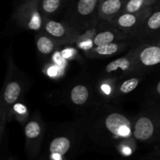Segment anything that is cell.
Here are the masks:
<instances>
[{
    "mask_svg": "<svg viewBox=\"0 0 160 160\" xmlns=\"http://www.w3.org/2000/svg\"><path fill=\"white\" fill-rule=\"evenodd\" d=\"M105 125L108 131L114 135L128 137L131 134V123L122 114L117 112L109 114L106 117Z\"/></svg>",
    "mask_w": 160,
    "mask_h": 160,
    "instance_id": "6da1fadb",
    "label": "cell"
},
{
    "mask_svg": "<svg viewBox=\"0 0 160 160\" xmlns=\"http://www.w3.org/2000/svg\"><path fill=\"white\" fill-rule=\"evenodd\" d=\"M154 134V125L149 118L141 117L137 120L134 126V136L140 141H147Z\"/></svg>",
    "mask_w": 160,
    "mask_h": 160,
    "instance_id": "7a4b0ae2",
    "label": "cell"
},
{
    "mask_svg": "<svg viewBox=\"0 0 160 160\" xmlns=\"http://www.w3.org/2000/svg\"><path fill=\"white\" fill-rule=\"evenodd\" d=\"M140 60L145 66H154L160 62V47L150 46L145 48L140 54Z\"/></svg>",
    "mask_w": 160,
    "mask_h": 160,
    "instance_id": "3957f363",
    "label": "cell"
},
{
    "mask_svg": "<svg viewBox=\"0 0 160 160\" xmlns=\"http://www.w3.org/2000/svg\"><path fill=\"white\" fill-rule=\"evenodd\" d=\"M70 147V142L65 137H59L52 142L49 146V151L52 155L63 156L68 152Z\"/></svg>",
    "mask_w": 160,
    "mask_h": 160,
    "instance_id": "277c9868",
    "label": "cell"
},
{
    "mask_svg": "<svg viewBox=\"0 0 160 160\" xmlns=\"http://www.w3.org/2000/svg\"><path fill=\"white\" fill-rule=\"evenodd\" d=\"M88 90L84 85H77L72 89L70 98L73 102L76 105H83L88 98Z\"/></svg>",
    "mask_w": 160,
    "mask_h": 160,
    "instance_id": "5b68a950",
    "label": "cell"
},
{
    "mask_svg": "<svg viewBox=\"0 0 160 160\" xmlns=\"http://www.w3.org/2000/svg\"><path fill=\"white\" fill-rule=\"evenodd\" d=\"M20 94V84L17 82L12 81L8 84L5 89L4 100L8 104H13L17 98H19Z\"/></svg>",
    "mask_w": 160,
    "mask_h": 160,
    "instance_id": "8992f818",
    "label": "cell"
},
{
    "mask_svg": "<svg viewBox=\"0 0 160 160\" xmlns=\"http://www.w3.org/2000/svg\"><path fill=\"white\" fill-rule=\"evenodd\" d=\"M121 5L120 0H106L102 4L101 11L104 15H112L120 10Z\"/></svg>",
    "mask_w": 160,
    "mask_h": 160,
    "instance_id": "52a82bcc",
    "label": "cell"
},
{
    "mask_svg": "<svg viewBox=\"0 0 160 160\" xmlns=\"http://www.w3.org/2000/svg\"><path fill=\"white\" fill-rule=\"evenodd\" d=\"M131 67V62L128 58H120L116 60L112 61V62H109L106 67V71L107 73H111L112 71H115L117 69H121L122 70L125 71V70H128Z\"/></svg>",
    "mask_w": 160,
    "mask_h": 160,
    "instance_id": "ba28073f",
    "label": "cell"
},
{
    "mask_svg": "<svg viewBox=\"0 0 160 160\" xmlns=\"http://www.w3.org/2000/svg\"><path fill=\"white\" fill-rule=\"evenodd\" d=\"M97 4V0H79L78 10L80 14L87 16L92 13Z\"/></svg>",
    "mask_w": 160,
    "mask_h": 160,
    "instance_id": "9c48e42d",
    "label": "cell"
},
{
    "mask_svg": "<svg viewBox=\"0 0 160 160\" xmlns=\"http://www.w3.org/2000/svg\"><path fill=\"white\" fill-rule=\"evenodd\" d=\"M45 30L48 34L55 37H62L65 34L64 27L56 21H48L45 25Z\"/></svg>",
    "mask_w": 160,
    "mask_h": 160,
    "instance_id": "30bf717a",
    "label": "cell"
},
{
    "mask_svg": "<svg viewBox=\"0 0 160 160\" xmlns=\"http://www.w3.org/2000/svg\"><path fill=\"white\" fill-rule=\"evenodd\" d=\"M37 47L40 52L43 54H49L54 48V44L51 39L45 36H42L38 39Z\"/></svg>",
    "mask_w": 160,
    "mask_h": 160,
    "instance_id": "8fae6325",
    "label": "cell"
},
{
    "mask_svg": "<svg viewBox=\"0 0 160 160\" xmlns=\"http://www.w3.org/2000/svg\"><path fill=\"white\" fill-rule=\"evenodd\" d=\"M114 38H115V35L111 31L100 32L94 38V45H96V46H99V45L111 43V42H113Z\"/></svg>",
    "mask_w": 160,
    "mask_h": 160,
    "instance_id": "7c38bea8",
    "label": "cell"
},
{
    "mask_svg": "<svg viewBox=\"0 0 160 160\" xmlns=\"http://www.w3.org/2000/svg\"><path fill=\"white\" fill-rule=\"evenodd\" d=\"M25 135L28 138H36L39 136L41 133L40 125L35 121H31L25 127Z\"/></svg>",
    "mask_w": 160,
    "mask_h": 160,
    "instance_id": "4fadbf2b",
    "label": "cell"
},
{
    "mask_svg": "<svg viewBox=\"0 0 160 160\" xmlns=\"http://www.w3.org/2000/svg\"><path fill=\"white\" fill-rule=\"evenodd\" d=\"M136 21H137V19L135 16L129 12V13H125L120 16L117 20V23L122 28H128L134 26L136 23Z\"/></svg>",
    "mask_w": 160,
    "mask_h": 160,
    "instance_id": "5bb4252c",
    "label": "cell"
},
{
    "mask_svg": "<svg viewBox=\"0 0 160 160\" xmlns=\"http://www.w3.org/2000/svg\"><path fill=\"white\" fill-rule=\"evenodd\" d=\"M119 49V46L116 43H108L106 45H99L97 46L96 52L99 55H102V56H109V55H112L114 53L117 52Z\"/></svg>",
    "mask_w": 160,
    "mask_h": 160,
    "instance_id": "9a60e30c",
    "label": "cell"
},
{
    "mask_svg": "<svg viewBox=\"0 0 160 160\" xmlns=\"http://www.w3.org/2000/svg\"><path fill=\"white\" fill-rule=\"evenodd\" d=\"M138 79L135 78H131V79L128 80V81H125L122 84L121 87H120V92H121L122 93L124 94L131 92L138 87Z\"/></svg>",
    "mask_w": 160,
    "mask_h": 160,
    "instance_id": "2e32d148",
    "label": "cell"
},
{
    "mask_svg": "<svg viewBox=\"0 0 160 160\" xmlns=\"http://www.w3.org/2000/svg\"><path fill=\"white\" fill-rule=\"evenodd\" d=\"M60 6V0H43L42 8L46 12H53Z\"/></svg>",
    "mask_w": 160,
    "mask_h": 160,
    "instance_id": "e0dca14e",
    "label": "cell"
},
{
    "mask_svg": "<svg viewBox=\"0 0 160 160\" xmlns=\"http://www.w3.org/2000/svg\"><path fill=\"white\" fill-rule=\"evenodd\" d=\"M148 26L151 29L156 30L160 28V11L155 12L148 20Z\"/></svg>",
    "mask_w": 160,
    "mask_h": 160,
    "instance_id": "ac0fdd59",
    "label": "cell"
},
{
    "mask_svg": "<svg viewBox=\"0 0 160 160\" xmlns=\"http://www.w3.org/2000/svg\"><path fill=\"white\" fill-rule=\"evenodd\" d=\"M143 0H130L127 5V11L129 12H135L142 7Z\"/></svg>",
    "mask_w": 160,
    "mask_h": 160,
    "instance_id": "d6986e66",
    "label": "cell"
},
{
    "mask_svg": "<svg viewBox=\"0 0 160 160\" xmlns=\"http://www.w3.org/2000/svg\"><path fill=\"white\" fill-rule=\"evenodd\" d=\"M55 73H56V71H55L54 69H51V70H49V74L51 75H54Z\"/></svg>",
    "mask_w": 160,
    "mask_h": 160,
    "instance_id": "ffe728a7",
    "label": "cell"
},
{
    "mask_svg": "<svg viewBox=\"0 0 160 160\" xmlns=\"http://www.w3.org/2000/svg\"><path fill=\"white\" fill-rule=\"evenodd\" d=\"M157 92L160 94V81H159V83L158 84V85H157Z\"/></svg>",
    "mask_w": 160,
    "mask_h": 160,
    "instance_id": "44dd1931",
    "label": "cell"
}]
</instances>
